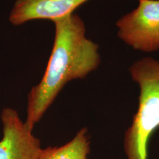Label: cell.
Here are the masks:
<instances>
[{
	"label": "cell",
	"mask_w": 159,
	"mask_h": 159,
	"mask_svg": "<svg viewBox=\"0 0 159 159\" xmlns=\"http://www.w3.org/2000/svg\"><path fill=\"white\" fill-rule=\"evenodd\" d=\"M51 55L41 81L27 95L26 126L33 130L69 82L83 79L101 63L99 45L86 37L83 19L72 13L54 21Z\"/></svg>",
	"instance_id": "1"
},
{
	"label": "cell",
	"mask_w": 159,
	"mask_h": 159,
	"mask_svg": "<svg viewBox=\"0 0 159 159\" xmlns=\"http://www.w3.org/2000/svg\"><path fill=\"white\" fill-rule=\"evenodd\" d=\"M140 89L139 108L126 130L124 148L128 159H148V143L159 128V61L143 57L129 69Z\"/></svg>",
	"instance_id": "2"
},
{
	"label": "cell",
	"mask_w": 159,
	"mask_h": 159,
	"mask_svg": "<svg viewBox=\"0 0 159 159\" xmlns=\"http://www.w3.org/2000/svg\"><path fill=\"white\" fill-rule=\"evenodd\" d=\"M117 35L133 49L159 50V0H139V6L116 22Z\"/></svg>",
	"instance_id": "3"
},
{
	"label": "cell",
	"mask_w": 159,
	"mask_h": 159,
	"mask_svg": "<svg viewBox=\"0 0 159 159\" xmlns=\"http://www.w3.org/2000/svg\"><path fill=\"white\" fill-rule=\"evenodd\" d=\"M3 136L0 141V159H39L41 142L26 126L19 112L12 108L1 113Z\"/></svg>",
	"instance_id": "4"
},
{
	"label": "cell",
	"mask_w": 159,
	"mask_h": 159,
	"mask_svg": "<svg viewBox=\"0 0 159 159\" xmlns=\"http://www.w3.org/2000/svg\"><path fill=\"white\" fill-rule=\"evenodd\" d=\"M89 0H16L9 15L11 25L19 26L27 21L47 19L52 21L74 13Z\"/></svg>",
	"instance_id": "5"
},
{
	"label": "cell",
	"mask_w": 159,
	"mask_h": 159,
	"mask_svg": "<svg viewBox=\"0 0 159 159\" xmlns=\"http://www.w3.org/2000/svg\"><path fill=\"white\" fill-rule=\"evenodd\" d=\"M90 143L88 130L83 128L63 146L42 149L39 159H87L90 152Z\"/></svg>",
	"instance_id": "6"
}]
</instances>
